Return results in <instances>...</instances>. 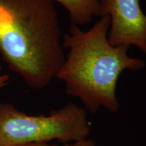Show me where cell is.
I'll use <instances>...</instances> for the list:
<instances>
[{
	"mask_svg": "<svg viewBox=\"0 0 146 146\" xmlns=\"http://www.w3.org/2000/svg\"><path fill=\"white\" fill-rule=\"evenodd\" d=\"M18 146H97V144L93 139H86L81 140V141L71 142L70 143H65L63 145H54V144L51 145V144H49L47 142H42V143H33Z\"/></svg>",
	"mask_w": 146,
	"mask_h": 146,
	"instance_id": "obj_6",
	"label": "cell"
},
{
	"mask_svg": "<svg viewBox=\"0 0 146 146\" xmlns=\"http://www.w3.org/2000/svg\"><path fill=\"white\" fill-rule=\"evenodd\" d=\"M110 17L105 15L87 31L71 24L68 33L63 36V47L69 52L56 78L64 83L66 93L78 98L93 114L100 107L118 112L119 76L126 70H139L146 65L145 60L128 55L129 47L110 44Z\"/></svg>",
	"mask_w": 146,
	"mask_h": 146,
	"instance_id": "obj_2",
	"label": "cell"
},
{
	"mask_svg": "<svg viewBox=\"0 0 146 146\" xmlns=\"http://www.w3.org/2000/svg\"><path fill=\"white\" fill-rule=\"evenodd\" d=\"M68 10L71 24L78 27L89 24L94 17L104 16L99 0H53Z\"/></svg>",
	"mask_w": 146,
	"mask_h": 146,
	"instance_id": "obj_5",
	"label": "cell"
},
{
	"mask_svg": "<svg viewBox=\"0 0 146 146\" xmlns=\"http://www.w3.org/2000/svg\"><path fill=\"white\" fill-rule=\"evenodd\" d=\"M87 113L84 108L69 103L47 116H29L10 104L0 103V146L86 139L91 129Z\"/></svg>",
	"mask_w": 146,
	"mask_h": 146,
	"instance_id": "obj_3",
	"label": "cell"
},
{
	"mask_svg": "<svg viewBox=\"0 0 146 146\" xmlns=\"http://www.w3.org/2000/svg\"><path fill=\"white\" fill-rule=\"evenodd\" d=\"M0 54L33 88L56 78L66 56L53 0H0Z\"/></svg>",
	"mask_w": 146,
	"mask_h": 146,
	"instance_id": "obj_1",
	"label": "cell"
},
{
	"mask_svg": "<svg viewBox=\"0 0 146 146\" xmlns=\"http://www.w3.org/2000/svg\"><path fill=\"white\" fill-rule=\"evenodd\" d=\"M110 17L108 41L112 46L134 45L146 54V14L139 0H99Z\"/></svg>",
	"mask_w": 146,
	"mask_h": 146,
	"instance_id": "obj_4",
	"label": "cell"
},
{
	"mask_svg": "<svg viewBox=\"0 0 146 146\" xmlns=\"http://www.w3.org/2000/svg\"><path fill=\"white\" fill-rule=\"evenodd\" d=\"M10 81V77L7 74H3L1 72V69L0 68V89L6 86Z\"/></svg>",
	"mask_w": 146,
	"mask_h": 146,
	"instance_id": "obj_7",
	"label": "cell"
}]
</instances>
